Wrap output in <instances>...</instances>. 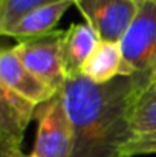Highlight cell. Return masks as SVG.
<instances>
[{
  "label": "cell",
  "mask_w": 156,
  "mask_h": 157,
  "mask_svg": "<svg viewBox=\"0 0 156 157\" xmlns=\"http://www.w3.org/2000/svg\"><path fill=\"white\" fill-rule=\"evenodd\" d=\"M138 86L133 76L106 84L83 75L66 79L60 93L74 127L70 157H124L130 137L129 110Z\"/></svg>",
  "instance_id": "obj_1"
},
{
  "label": "cell",
  "mask_w": 156,
  "mask_h": 157,
  "mask_svg": "<svg viewBox=\"0 0 156 157\" xmlns=\"http://www.w3.org/2000/svg\"><path fill=\"white\" fill-rule=\"evenodd\" d=\"M124 61L141 86L152 81L156 73V2L138 6L129 29L119 40Z\"/></svg>",
  "instance_id": "obj_2"
},
{
  "label": "cell",
  "mask_w": 156,
  "mask_h": 157,
  "mask_svg": "<svg viewBox=\"0 0 156 157\" xmlns=\"http://www.w3.org/2000/svg\"><path fill=\"white\" fill-rule=\"evenodd\" d=\"M38 122L32 153L35 157H70L74 148V127L61 93L37 105Z\"/></svg>",
  "instance_id": "obj_3"
},
{
  "label": "cell",
  "mask_w": 156,
  "mask_h": 157,
  "mask_svg": "<svg viewBox=\"0 0 156 157\" xmlns=\"http://www.w3.org/2000/svg\"><path fill=\"white\" fill-rule=\"evenodd\" d=\"M63 37L64 31L55 29L49 34L18 41L14 46L22 64L57 92L63 89L67 79L63 70Z\"/></svg>",
  "instance_id": "obj_4"
},
{
  "label": "cell",
  "mask_w": 156,
  "mask_h": 157,
  "mask_svg": "<svg viewBox=\"0 0 156 157\" xmlns=\"http://www.w3.org/2000/svg\"><path fill=\"white\" fill-rule=\"evenodd\" d=\"M130 137L124 157L156 154V86H138L129 110Z\"/></svg>",
  "instance_id": "obj_5"
},
{
  "label": "cell",
  "mask_w": 156,
  "mask_h": 157,
  "mask_svg": "<svg viewBox=\"0 0 156 157\" xmlns=\"http://www.w3.org/2000/svg\"><path fill=\"white\" fill-rule=\"evenodd\" d=\"M74 6L95 29L101 41L119 43L139 5L132 0H74Z\"/></svg>",
  "instance_id": "obj_6"
},
{
  "label": "cell",
  "mask_w": 156,
  "mask_h": 157,
  "mask_svg": "<svg viewBox=\"0 0 156 157\" xmlns=\"http://www.w3.org/2000/svg\"><path fill=\"white\" fill-rule=\"evenodd\" d=\"M0 84L37 105L49 101L58 93L22 64L14 48L0 52Z\"/></svg>",
  "instance_id": "obj_7"
},
{
  "label": "cell",
  "mask_w": 156,
  "mask_h": 157,
  "mask_svg": "<svg viewBox=\"0 0 156 157\" xmlns=\"http://www.w3.org/2000/svg\"><path fill=\"white\" fill-rule=\"evenodd\" d=\"M35 111L37 104L0 84V145L22 147Z\"/></svg>",
  "instance_id": "obj_8"
},
{
  "label": "cell",
  "mask_w": 156,
  "mask_h": 157,
  "mask_svg": "<svg viewBox=\"0 0 156 157\" xmlns=\"http://www.w3.org/2000/svg\"><path fill=\"white\" fill-rule=\"evenodd\" d=\"M101 38L89 23H72L63 37V70L66 78L81 75V69L100 44Z\"/></svg>",
  "instance_id": "obj_9"
},
{
  "label": "cell",
  "mask_w": 156,
  "mask_h": 157,
  "mask_svg": "<svg viewBox=\"0 0 156 157\" xmlns=\"http://www.w3.org/2000/svg\"><path fill=\"white\" fill-rule=\"evenodd\" d=\"M81 75L97 84L110 82L119 76H130L119 43L100 41L90 58L83 66Z\"/></svg>",
  "instance_id": "obj_10"
},
{
  "label": "cell",
  "mask_w": 156,
  "mask_h": 157,
  "mask_svg": "<svg viewBox=\"0 0 156 157\" xmlns=\"http://www.w3.org/2000/svg\"><path fill=\"white\" fill-rule=\"evenodd\" d=\"M74 5V0H64L54 5L38 8L25 17H22L8 32L6 37H12L17 41H23L26 38L40 37L55 31V26L64 15V12Z\"/></svg>",
  "instance_id": "obj_11"
},
{
  "label": "cell",
  "mask_w": 156,
  "mask_h": 157,
  "mask_svg": "<svg viewBox=\"0 0 156 157\" xmlns=\"http://www.w3.org/2000/svg\"><path fill=\"white\" fill-rule=\"evenodd\" d=\"M64 0H0V34L6 32L26 14Z\"/></svg>",
  "instance_id": "obj_12"
},
{
  "label": "cell",
  "mask_w": 156,
  "mask_h": 157,
  "mask_svg": "<svg viewBox=\"0 0 156 157\" xmlns=\"http://www.w3.org/2000/svg\"><path fill=\"white\" fill-rule=\"evenodd\" d=\"M0 157H26L22 151V147L0 145Z\"/></svg>",
  "instance_id": "obj_13"
},
{
  "label": "cell",
  "mask_w": 156,
  "mask_h": 157,
  "mask_svg": "<svg viewBox=\"0 0 156 157\" xmlns=\"http://www.w3.org/2000/svg\"><path fill=\"white\" fill-rule=\"evenodd\" d=\"M132 2H135L136 5H142V3H147V2H156V0H132Z\"/></svg>",
  "instance_id": "obj_14"
},
{
  "label": "cell",
  "mask_w": 156,
  "mask_h": 157,
  "mask_svg": "<svg viewBox=\"0 0 156 157\" xmlns=\"http://www.w3.org/2000/svg\"><path fill=\"white\" fill-rule=\"evenodd\" d=\"M149 84H153V86H156V73L153 75V78H152V81H150Z\"/></svg>",
  "instance_id": "obj_15"
},
{
  "label": "cell",
  "mask_w": 156,
  "mask_h": 157,
  "mask_svg": "<svg viewBox=\"0 0 156 157\" xmlns=\"http://www.w3.org/2000/svg\"><path fill=\"white\" fill-rule=\"evenodd\" d=\"M26 157H35V156L34 154H29V156H26Z\"/></svg>",
  "instance_id": "obj_16"
}]
</instances>
